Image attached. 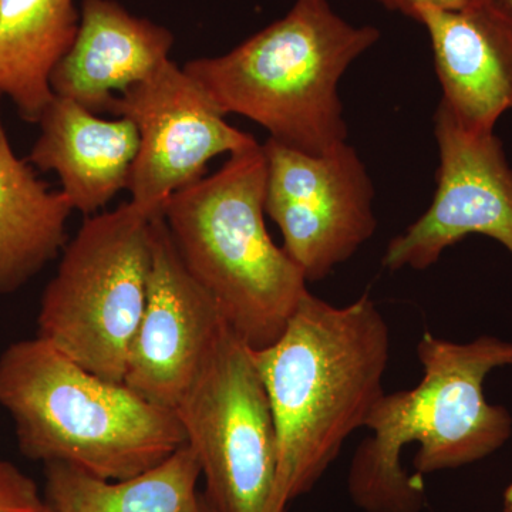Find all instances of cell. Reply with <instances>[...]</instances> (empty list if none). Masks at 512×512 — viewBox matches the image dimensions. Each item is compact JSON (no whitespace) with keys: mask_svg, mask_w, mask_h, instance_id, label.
Segmentation results:
<instances>
[{"mask_svg":"<svg viewBox=\"0 0 512 512\" xmlns=\"http://www.w3.org/2000/svg\"><path fill=\"white\" fill-rule=\"evenodd\" d=\"M413 20L429 33L441 106L466 130L493 133L512 110L510 13L494 0H473L457 10L424 6Z\"/></svg>","mask_w":512,"mask_h":512,"instance_id":"obj_12","label":"cell"},{"mask_svg":"<svg viewBox=\"0 0 512 512\" xmlns=\"http://www.w3.org/2000/svg\"><path fill=\"white\" fill-rule=\"evenodd\" d=\"M109 113L137 128L127 190L130 201L151 214H161L171 195L204 177L215 157L258 143L228 124L200 83L173 60L119 94Z\"/></svg>","mask_w":512,"mask_h":512,"instance_id":"obj_9","label":"cell"},{"mask_svg":"<svg viewBox=\"0 0 512 512\" xmlns=\"http://www.w3.org/2000/svg\"><path fill=\"white\" fill-rule=\"evenodd\" d=\"M495 3L501 6V8L507 10L512 16V0H494Z\"/></svg>","mask_w":512,"mask_h":512,"instance_id":"obj_22","label":"cell"},{"mask_svg":"<svg viewBox=\"0 0 512 512\" xmlns=\"http://www.w3.org/2000/svg\"><path fill=\"white\" fill-rule=\"evenodd\" d=\"M0 94V295L18 291L67 245L73 208L62 191L39 180L16 156L6 133Z\"/></svg>","mask_w":512,"mask_h":512,"instance_id":"obj_15","label":"cell"},{"mask_svg":"<svg viewBox=\"0 0 512 512\" xmlns=\"http://www.w3.org/2000/svg\"><path fill=\"white\" fill-rule=\"evenodd\" d=\"M384 9L390 12L402 13L407 18L413 19L417 10L424 6L444 10H457L470 5L473 0H375Z\"/></svg>","mask_w":512,"mask_h":512,"instance_id":"obj_19","label":"cell"},{"mask_svg":"<svg viewBox=\"0 0 512 512\" xmlns=\"http://www.w3.org/2000/svg\"><path fill=\"white\" fill-rule=\"evenodd\" d=\"M0 407L26 456L104 480L138 476L187 444L173 409L94 375L39 336L0 357Z\"/></svg>","mask_w":512,"mask_h":512,"instance_id":"obj_4","label":"cell"},{"mask_svg":"<svg viewBox=\"0 0 512 512\" xmlns=\"http://www.w3.org/2000/svg\"><path fill=\"white\" fill-rule=\"evenodd\" d=\"M47 512H52V510H50V508H49V511H47Z\"/></svg>","mask_w":512,"mask_h":512,"instance_id":"obj_23","label":"cell"},{"mask_svg":"<svg viewBox=\"0 0 512 512\" xmlns=\"http://www.w3.org/2000/svg\"><path fill=\"white\" fill-rule=\"evenodd\" d=\"M423 379L383 394L350 463L348 491L365 512H421L423 476L491 456L511 439L512 416L487 402L484 382L512 366V342L484 335L453 342L426 332L417 345Z\"/></svg>","mask_w":512,"mask_h":512,"instance_id":"obj_2","label":"cell"},{"mask_svg":"<svg viewBox=\"0 0 512 512\" xmlns=\"http://www.w3.org/2000/svg\"><path fill=\"white\" fill-rule=\"evenodd\" d=\"M174 412L214 512H275L278 436L254 350L222 329Z\"/></svg>","mask_w":512,"mask_h":512,"instance_id":"obj_7","label":"cell"},{"mask_svg":"<svg viewBox=\"0 0 512 512\" xmlns=\"http://www.w3.org/2000/svg\"><path fill=\"white\" fill-rule=\"evenodd\" d=\"M503 512H512V481L504 493Z\"/></svg>","mask_w":512,"mask_h":512,"instance_id":"obj_21","label":"cell"},{"mask_svg":"<svg viewBox=\"0 0 512 512\" xmlns=\"http://www.w3.org/2000/svg\"><path fill=\"white\" fill-rule=\"evenodd\" d=\"M157 215L128 201L86 217L43 292L39 338L111 382H124L146 305Z\"/></svg>","mask_w":512,"mask_h":512,"instance_id":"obj_6","label":"cell"},{"mask_svg":"<svg viewBox=\"0 0 512 512\" xmlns=\"http://www.w3.org/2000/svg\"><path fill=\"white\" fill-rule=\"evenodd\" d=\"M440 167L429 210L387 245L389 271H426L468 235L500 242L512 258V167L495 133L457 123L444 106L434 116Z\"/></svg>","mask_w":512,"mask_h":512,"instance_id":"obj_10","label":"cell"},{"mask_svg":"<svg viewBox=\"0 0 512 512\" xmlns=\"http://www.w3.org/2000/svg\"><path fill=\"white\" fill-rule=\"evenodd\" d=\"M146 305L128 353L124 384L175 409L225 328L220 308L185 266L163 212L154 217Z\"/></svg>","mask_w":512,"mask_h":512,"instance_id":"obj_11","label":"cell"},{"mask_svg":"<svg viewBox=\"0 0 512 512\" xmlns=\"http://www.w3.org/2000/svg\"><path fill=\"white\" fill-rule=\"evenodd\" d=\"M201 467L185 446L163 463L126 480H104L62 463L47 464L52 512H190L197 504Z\"/></svg>","mask_w":512,"mask_h":512,"instance_id":"obj_17","label":"cell"},{"mask_svg":"<svg viewBox=\"0 0 512 512\" xmlns=\"http://www.w3.org/2000/svg\"><path fill=\"white\" fill-rule=\"evenodd\" d=\"M35 481L18 467L0 460V512H47Z\"/></svg>","mask_w":512,"mask_h":512,"instance_id":"obj_18","label":"cell"},{"mask_svg":"<svg viewBox=\"0 0 512 512\" xmlns=\"http://www.w3.org/2000/svg\"><path fill=\"white\" fill-rule=\"evenodd\" d=\"M265 212L306 281L318 282L373 237L372 178L348 141L312 156L268 138Z\"/></svg>","mask_w":512,"mask_h":512,"instance_id":"obj_8","label":"cell"},{"mask_svg":"<svg viewBox=\"0 0 512 512\" xmlns=\"http://www.w3.org/2000/svg\"><path fill=\"white\" fill-rule=\"evenodd\" d=\"M173 46L171 30L131 15L116 0H83L76 39L52 74L53 93L109 113L119 94L171 60Z\"/></svg>","mask_w":512,"mask_h":512,"instance_id":"obj_13","label":"cell"},{"mask_svg":"<svg viewBox=\"0 0 512 512\" xmlns=\"http://www.w3.org/2000/svg\"><path fill=\"white\" fill-rule=\"evenodd\" d=\"M265 191L266 157L255 143L175 192L163 208L188 271L252 350L281 338L309 291L301 269L269 235Z\"/></svg>","mask_w":512,"mask_h":512,"instance_id":"obj_5","label":"cell"},{"mask_svg":"<svg viewBox=\"0 0 512 512\" xmlns=\"http://www.w3.org/2000/svg\"><path fill=\"white\" fill-rule=\"evenodd\" d=\"M37 124L28 161L59 177L73 211L90 217L127 190L140 140L126 117L103 119L55 94Z\"/></svg>","mask_w":512,"mask_h":512,"instance_id":"obj_14","label":"cell"},{"mask_svg":"<svg viewBox=\"0 0 512 512\" xmlns=\"http://www.w3.org/2000/svg\"><path fill=\"white\" fill-rule=\"evenodd\" d=\"M379 39V29L350 25L328 0H296L231 52L183 67L224 116L247 117L272 140L320 156L348 141L339 82Z\"/></svg>","mask_w":512,"mask_h":512,"instance_id":"obj_3","label":"cell"},{"mask_svg":"<svg viewBox=\"0 0 512 512\" xmlns=\"http://www.w3.org/2000/svg\"><path fill=\"white\" fill-rule=\"evenodd\" d=\"M79 25L74 0H0V94L28 123L55 97L52 74Z\"/></svg>","mask_w":512,"mask_h":512,"instance_id":"obj_16","label":"cell"},{"mask_svg":"<svg viewBox=\"0 0 512 512\" xmlns=\"http://www.w3.org/2000/svg\"><path fill=\"white\" fill-rule=\"evenodd\" d=\"M190 512H214L208 504L207 498H205L204 494H200L198 497L197 504L194 505V508Z\"/></svg>","mask_w":512,"mask_h":512,"instance_id":"obj_20","label":"cell"},{"mask_svg":"<svg viewBox=\"0 0 512 512\" xmlns=\"http://www.w3.org/2000/svg\"><path fill=\"white\" fill-rule=\"evenodd\" d=\"M276 436L275 512L311 493L382 399L390 330L367 293L335 306L306 292L274 345L254 350Z\"/></svg>","mask_w":512,"mask_h":512,"instance_id":"obj_1","label":"cell"}]
</instances>
